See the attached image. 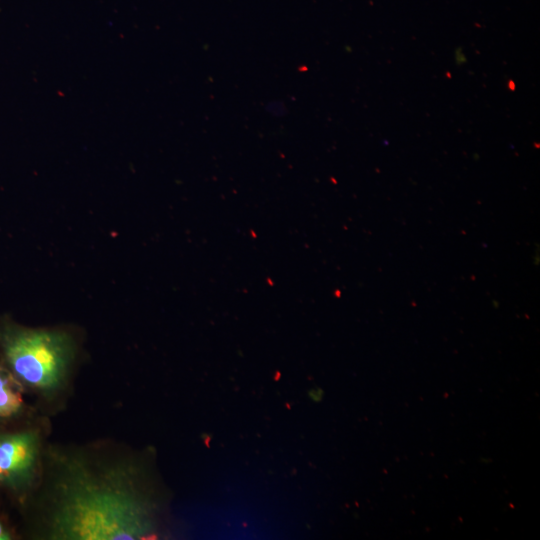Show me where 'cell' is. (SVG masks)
I'll return each instance as SVG.
<instances>
[{
  "label": "cell",
  "instance_id": "7a4b0ae2",
  "mask_svg": "<svg viewBox=\"0 0 540 540\" xmlns=\"http://www.w3.org/2000/svg\"><path fill=\"white\" fill-rule=\"evenodd\" d=\"M73 342L60 331L27 328L0 320V365L25 389L48 393L63 383Z\"/></svg>",
  "mask_w": 540,
  "mask_h": 540
},
{
  "label": "cell",
  "instance_id": "5b68a950",
  "mask_svg": "<svg viewBox=\"0 0 540 540\" xmlns=\"http://www.w3.org/2000/svg\"><path fill=\"white\" fill-rule=\"evenodd\" d=\"M15 533L7 520L0 514V540L14 539Z\"/></svg>",
  "mask_w": 540,
  "mask_h": 540
},
{
  "label": "cell",
  "instance_id": "3957f363",
  "mask_svg": "<svg viewBox=\"0 0 540 540\" xmlns=\"http://www.w3.org/2000/svg\"><path fill=\"white\" fill-rule=\"evenodd\" d=\"M40 448L36 429L0 427V492L19 501L26 497L38 474Z\"/></svg>",
  "mask_w": 540,
  "mask_h": 540
},
{
  "label": "cell",
  "instance_id": "277c9868",
  "mask_svg": "<svg viewBox=\"0 0 540 540\" xmlns=\"http://www.w3.org/2000/svg\"><path fill=\"white\" fill-rule=\"evenodd\" d=\"M25 412L24 388L0 365V427L21 425Z\"/></svg>",
  "mask_w": 540,
  "mask_h": 540
},
{
  "label": "cell",
  "instance_id": "6da1fadb",
  "mask_svg": "<svg viewBox=\"0 0 540 540\" xmlns=\"http://www.w3.org/2000/svg\"><path fill=\"white\" fill-rule=\"evenodd\" d=\"M58 487L52 535L60 539H138L149 530L145 503L122 470L95 474L72 462Z\"/></svg>",
  "mask_w": 540,
  "mask_h": 540
}]
</instances>
